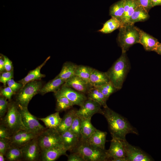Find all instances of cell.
I'll return each mask as SVG.
<instances>
[{"label":"cell","instance_id":"cell-40","mask_svg":"<svg viewBox=\"0 0 161 161\" xmlns=\"http://www.w3.org/2000/svg\"><path fill=\"white\" fill-rule=\"evenodd\" d=\"M12 135L8 129L3 125L0 126V139L10 140Z\"/></svg>","mask_w":161,"mask_h":161},{"label":"cell","instance_id":"cell-13","mask_svg":"<svg viewBox=\"0 0 161 161\" xmlns=\"http://www.w3.org/2000/svg\"><path fill=\"white\" fill-rule=\"evenodd\" d=\"M38 135L26 130H20L12 135L10 141L11 145L20 148Z\"/></svg>","mask_w":161,"mask_h":161},{"label":"cell","instance_id":"cell-48","mask_svg":"<svg viewBox=\"0 0 161 161\" xmlns=\"http://www.w3.org/2000/svg\"><path fill=\"white\" fill-rule=\"evenodd\" d=\"M154 51L158 54L161 55V43L159 42Z\"/></svg>","mask_w":161,"mask_h":161},{"label":"cell","instance_id":"cell-49","mask_svg":"<svg viewBox=\"0 0 161 161\" xmlns=\"http://www.w3.org/2000/svg\"><path fill=\"white\" fill-rule=\"evenodd\" d=\"M5 155L1 153H0V161H4L5 160Z\"/></svg>","mask_w":161,"mask_h":161},{"label":"cell","instance_id":"cell-14","mask_svg":"<svg viewBox=\"0 0 161 161\" xmlns=\"http://www.w3.org/2000/svg\"><path fill=\"white\" fill-rule=\"evenodd\" d=\"M107 151L110 161H114L119 158L125 159L126 160L124 148L121 140L112 138L109 148Z\"/></svg>","mask_w":161,"mask_h":161},{"label":"cell","instance_id":"cell-16","mask_svg":"<svg viewBox=\"0 0 161 161\" xmlns=\"http://www.w3.org/2000/svg\"><path fill=\"white\" fill-rule=\"evenodd\" d=\"M64 85L84 94H86L89 89L92 87L80 77L75 75L66 80Z\"/></svg>","mask_w":161,"mask_h":161},{"label":"cell","instance_id":"cell-2","mask_svg":"<svg viewBox=\"0 0 161 161\" xmlns=\"http://www.w3.org/2000/svg\"><path fill=\"white\" fill-rule=\"evenodd\" d=\"M130 65L126 53H122L120 57L106 72L110 81L117 90L121 89Z\"/></svg>","mask_w":161,"mask_h":161},{"label":"cell","instance_id":"cell-45","mask_svg":"<svg viewBox=\"0 0 161 161\" xmlns=\"http://www.w3.org/2000/svg\"><path fill=\"white\" fill-rule=\"evenodd\" d=\"M5 71H11L13 70L12 61L6 56L4 55Z\"/></svg>","mask_w":161,"mask_h":161},{"label":"cell","instance_id":"cell-46","mask_svg":"<svg viewBox=\"0 0 161 161\" xmlns=\"http://www.w3.org/2000/svg\"><path fill=\"white\" fill-rule=\"evenodd\" d=\"M5 72L4 55L0 54V73L1 74Z\"/></svg>","mask_w":161,"mask_h":161},{"label":"cell","instance_id":"cell-5","mask_svg":"<svg viewBox=\"0 0 161 161\" xmlns=\"http://www.w3.org/2000/svg\"><path fill=\"white\" fill-rule=\"evenodd\" d=\"M1 119V124L8 129L12 135L19 130H26L16 102L12 101L9 103L6 114Z\"/></svg>","mask_w":161,"mask_h":161},{"label":"cell","instance_id":"cell-43","mask_svg":"<svg viewBox=\"0 0 161 161\" xmlns=\"http://www.w3.org/2000/svg\"><path fill=\"white\" fill-rule=\"evenodd\" d=\"M14 92L8 86L0 89V96H3L9 100H10Z\"/></svg>","mask_w":161,"mask_h":161},{"label":"cell","instance_id":"cell-15","mask_svg":"<svg viewBox=\"0 0 161 161\" xmlns=\"http://www.w3.org/2000/svg\"><path fill=\"white\" fill-rule=\"evenodd\" d=\"M68 150L64 146L46 149L41 151L40 160L42 161H54L61 156L68 155Z\"/></svg>","mask_w":161,"mask_h":161},{"label":"cell","instance_id":"cell-17","mask_svg":"<svg viewBox=\"0 0 161 161\" xmlns=\"http://www.w3.org/2000/svg\"><path fill=\"white\" fill-rule=\"evenodd\" d=\"M139 43L147 51H154L156 49L159 42L158 40L146 32L140 30Z\"/></svg>","mask_w":161,"mask_h":161},{"label":"cell","instance_id":"cell-37","mask_svg":"<svg viewBox=\"0 0 161 161\" xmlns=\"http://www.w3.org/2000/svg\"><path fill=\"white\" fill-rule=\"evenodd\" d=\"M5 97L0 96V117L2 119L6 113L8 107L9 103Z\"/></svg>","mask_w":161,"mask_h":161},{"label":"cell","instance_id":"cell-8","mask_svg":"<svg viewBox=\"0 0 161 161\" xmlns=\"http://www.w3.org/2000/svg\"><path fill=\"white\" fill-rule=\"evenodd\" d=\"M17 105L27 130L39 135L47 129L39 123L37 118L29 111L27 107H22L18 104Z\"/></svg>","mask_w":161,"mask_h":161},{"label":"cell","instance_id":"cell-32","mask_svg":"<svg viewBox=\"0 0 161 161\" xmlns=\"http://www.w3.org/2000/svg\"><path fill=\"white\" fill-rule=\"evenodd\" d=\"M121 25V23L119 21L114 18L112 17L105 22L102 28L98 31L105 34L110 33L119 28Z\"/></svg>","mask_w":161,"mask_h":161},{"label":"cell","instance_id":"cell-18","mask_svg":"<svg viewBox=\"0 0 161 161\" xmlns=\"http://www.w3.org/2000/svg\"><path fill=\"white\" fill-rule=\"evenodd\" d=\"M50 58V56H49L42 64L34 69L30 71L25 77L18 82L21 83L23 86L29 82L40 80L42 78L45 77L46 75L41 73L40 71L41 69L45 65Z\"/></svg>","mask_w":161,"mask_h":161},{"label":"cell","instance_id":"cell-1","mask_svg":"<svg viewBox=\"0 0 161 161\" xmlns=\"http://www.w3.org/2000/svg\"><path fill=\"white\" fill-rule=\"evenodd\" d=\"M108 123L109 131L112 138L121 140H126V135L129 133L138 135V132L127 119L108 106L103 108V114Z\"/></svg>","mask_w":161,"mask_h":161},{"label":"cell","instance_id":"cell-25","mask_svg":"<svg viewBox=\"0 0 161 161\" xmlns=\"http://www.w3.org/2000/svg\"><path fill=\"white\" fill-rule=\"evenodd\" d=\"M150 17L148 12L143 7L137 6L130 17L128 23L134 24L138 22H143Z\"/></svg>","mask_w":161,"mask_h":161},{"label":"cell","instance_id":"cell-35","mask_svg":"<svg viewBox=\"0 0 161 161\" xmlns=\"http://www.w3.org/2000/svg\"><path fill=\"white\" fill-rule=\"evenodd\" d=\"M95 88L108 98L111 95L117 90L111 81Z\"/></svg>","mask_w":161,"mask_h":161},{"label":"cell","instance_id":"cell-26","mask_svg":"<svg viewBox=\"0 0 161 161\" xmlns=\"http://www.w3.org/2000/svg\"><path fill=\"white\" fill-rule=\"evenodd\" d=\"M124 12V0H119L111 6L109 9V15L121 23Z\"/></svg>","mask_w":161,"mask_h":161},{"label":"cell","instance_id":"cell-19","mask_svg":"<svg viewBox=\"0 0 161 161\" xmlns=\"http://www.w3.org/2000/svg\"><path fill=\"white\" fill-rule=\"evenodd\" d=\"M110 81L106 72H102L94 69L90 77L89 84L92 87H97Z\"/></svg>","mask_w":161,"mask_h":161},{"label":"cell","instance_id":"cell-36","mask_svg":"<svg viewBox=\"0 0 161 161\" xmlns=\"http://www.w3.org/2000/svg\"><path fill=\"white\" fill-rule=\"evenodd\" d=\"M81 118L77 115L74 118L69 130L76 134L81 138L80 128Z\"/></svg>","mask_w":161,"mask_h":161},{"label":"cell","instance_id":"cell-23","mask_svg":"<svg viewBox=\"0 0 161 161\" xmlns=\"http://www.w3.org/2000/svg\"><path fill=\"white\" fill-rule=\"evenodd\" d=\"M66 80L59 77H55L43 86L39 93L43 95L49 92L55 93L58 91L65 83Z\"/></svg>","mask_w":161,"mask_h":161},{"label":"cell","instance_id":"cell-20","mask_svg":"<svg viewBox=\"0 0 161 161\" xmlns=\"http://www.w3.org/2000/svg\"><path fill=\"white\" fill-rule=\"evenodd\" d=\"M107 133L96 130L86 141L90 144L102 149H105Z\"/></svg>","mask_w":161,"mask_h":161},{"label":"cell","instance_id":"cell-22","mask_svg":"<svg viewBox=\"0 0 161 161\" xmlns=\"http://www.w3.org/2000/svg\"><path fill=\"white\" fill-rule=\"evenodd\" d=\"M77 110L72 109L67 112L62 118L61 122L56 129L60 134L69 130L73 120L77 115Z\"/></svg>","mask_w":161,"mask_h":161},{"label":"cell","instance_id":"cell-44","mask_svg":"<svg viewBox=\"0 0 161 161\" xmlns=\"http://www.w3.org/2000/svg\"><path fill=\"white\" fill-rule=\"evenodd\" d=\"M68 161H84L82 156L79 153L73 152L67 156Z\"/></svg>","mask_w":161,"mask_h":161},{"label":"cell","instance_id":"cell-6","mask_svg":"<svg viewBox=\"0 0 161 161\" xmlns=\"http://www.w3.org/2000/svg\"><path fill=\"white\" fill-rule=\"evenodd\" d=\"M42 86L41 81L35 80L27 83L18 91L16 96V102L21 106L27 107L30 100L39 93Z\"/></svg>","mask_w":161,"mask_h":161},{"label":"cell","instance_id":"cell-10","mask_svg":"<svg viewBox=\"0 0 161 161\" xmlns=\"http://www.w3.org/2000/svg\"><path fill=\"white\" fill-rule=\"evenodd\" d=\"M127 161H151L153 159L140 148L130 144L126 140H122Z\"/></svg>","mask_w":161,"mask_h":161},{"label":"cell","instance_id":"cell-11","mask_svg":"<svg viewBox=\"0 0 161 161\" xmlns=\"http://www.w3.org/2000/svg\"><path fill=\"white\" fill-rule=\"evenodd\" d=\"M38 136L20 147L23 159L25 160L36 161L39 159L40 160L41 150L38 144Z\"/></svg>","mask_w":161,"mask_h":161},{"label":"cell","instance_id":"cell-28","mask_svg":"<svg viewBox=\"0 0 161 161\" xmlns=\"http://www.w3.org/2000/svg\"><path fill=\"white\" fill-rule=\"evenodd\" d=\"M42 121L47 128L56 129L62 120L59 115V112L51 114L44 118H37Z\"/></svg>","mask_w":161,"mask_h":161},{"label":"cell","instance_id":"cell-7","mask_svg":"<svg viewBox=\"0 0 161 161\" xmlns=\"http://www.w3.org/2000/svg\"><path fill=\"white\" fill-rule=\"evenodd\" d=\"M37 138L41 151L64 146L61 134L56 129L47 128L38 136Z\"/></svg>","mask_w":161,"mask_h":161},{"label":"cell","instance_id":"cell-42","mask_svg":"<svg viewBox=\"0 0 161 161\" xmlns=\"http://www.w3.org/2000/svg\"><path fill=\"white\" fill-rule=\"evenodd\" d=\"M138 6L144 7L148 12L152 7L151 0H134Z\"/></svg>","mask_w":161,"mask_h":161},{"label":"cell","instance_id":"cell-31","mask_svg":"<svg viewBox=\"0 0 161 161\" xmlns=\"http://www.w3.org/2000/svg\"><path fill=\"white\" fill-rule=\"evenodd\" d=\"M124 12L122 25L128 23L129 19L137 7L134 0H124Z\"/></svg>","mask_w":161,"mask_h":161},{"label":"cell","instance_id":"cell-29","mask_svg":"<svg viewBox=\"0 0 161 161\" xmlns=\"http://www.w3.org/2000/svg\"><path fill=\"white\" fill-rule=\"evenodd\" d=\"M86 94L87 98L97 102L103 108L108 106L106 101L108 98L96 88H91Z\"/></svg>","mask_w":161,"mask_h":161},{"label":"cell","instance_id":"cell-9","mask_svg":"<svg viewBox=\"0 0 161 161\" xmlns=\"http://www.w3.org/2000/svg\"><path fill=\"white\" fill-rule=\"evenodd\" d=\"M56 98L60 97H65L74 104L81 106L87 99L85 94L79 92L73 88L64 84L59 90L54 93Z\"/></svg>","mask_w":161,"mask_h":161},{"label":"cell","instance_id":"cell-24","mask_svg":"<svg viewBox=\"0 0 161 161\" xmlns=\"http://www.w3.org/2000/svg\"><path fill=\"white\" fill-rule=\"evenodd\" d=\"M81 118L80 140L86 141L97 129L91 123V118Z\"/></svg>","mask_w":161,"mask_h":161},{"label":"cell","instance_id":"cell-39","mask_svg":"<svg viewBox=\"0 0 161 161\" xmlns=\"http://www.w3.org/2000/svg\"><path fill=\"white\" fill-rule=\"evenodd\" d=\"M7 84L14 93L18 91L23 86L21 83L15 82L13 79L8 80L7 82Z\"/></svg>","mask_w":161,"mask_h":161},{"label":"cell","instance_id":"cell-21","mask_svg":"<svg viewBox=\"0 0 161 161\" xmlns=\"http://www.w3.org/2000/svg\"><path fill=\"white\" fill-rule=\"evenodd\" d=\"M61 135L63 145L70 151L77 146L80 139L69 130L63 132Z\"/></svg>","mask_w":161,"mask_h":161},{"label":"cell","instance_id":"cell-47","mask_svg":"<svg viewBox=\"0 0 161 161\" xmlns=\"http://www.w3.org/2000/svg\"><path fill=\"white\" fill-rule=\"evenodd\" d=\"M151 4L153 7L161 5V0H151Z\"/></svg>","mask_w":161,"mask_h":161},{"label":"cell","instance_id":"cell-41","mask_svg":"<svg viewBox=\"0 0 161 161\" xmlns=\"http://www.w3.org/2000/svg\"><path fill=\"white\" fill-rule=\"evenodd\" d=\"M11 146L10 140L0 139V153L5 155L7 151Z\"/></svg>","mask_w":161,"mask_h":161},{"label":"cell","instance_id":"cell-38","mask_svg":"<svg viewBox=\"0 0 161 161\" xmlns=\"http://www.w3.org/2000/svg\"><path fill=\"white\" fill-rule=\"evenodd\" d=\"M0 76V82L5 86L7 82L13 77V70L9 72L5 71L1 73Z\"/></svg>","mask_w":161,"mask_h":161},{"label":"cell","instance_id":"cell-30","mask_svg":"<svg viewBox=\"0 0 161 161\" xmlns=\"http://www.w3.org/2000/svg\"><path fill=\"white\" fill-rule=\"evenodd\" d=\"M94 69V68L88 66L77 65L75 71V75L80 77L90 85V78Z\"/></svg>","mask_w":161,"mask_h":161},{"label":"cell","instance_id":"cell-4","mask_svg":"<svg viewBox=\"0 0 161 161\" xmlns=\"http://www.w3.org/2000/svg\"><path fill=\"white\" fill-rule=\"evenodd\" d=\"M71 151L80 154L84 161H110L105 149L94 146L80 139L77 146Z\"/></svg>","mask_w":161,"mask_h":161},{"label":"cell","instance_id":"cell-3","mask_svg":"<svg viewBox=\"0 0 161 161\" xmlns=\"http://www.w3.org/2000/svg\"><path fill=\"white\" fill-rule=\"evenodd\" d=\"M140 29L129 23L121 25L119 28L117 41L122 49V52L126 53L135 44L139 43Z\"/></svg>","mask_w":161,"mask_h":161},{"label":"cell","instance_id":"cell-34","mask_svg":"<svg viewBox=\"0 0 161 161\" xmlns=\"http://www.w3.org/2000/svg\"><path fill=\"white\" fill-rule=\"evenodd\" d=\"M56 99L55 111L60 112L69 109L74 105L68 99L65 97H60Z\"/></svg>","mask_w":161,"mask_h":161},{"label":"cell","instance_id":"cell-33","mask_svg":"<svg viewBox=\"0 0 161 161\" xmlns=\"http://www.w3.org/2000/svg\"><path fill=\"white\" fill-rule=\"evenodd\" d=\"M9 161H16L23 159L22 153L21 148L13 145L7 150L5 155Z\"/></svg>","mask_w":161,"mask_h":161},{"label":"cell","instance_id":"cell-12","mask_svg":"<svg viewBox=\"0 0 161 161\" xmlns=\"http://www.w3.org/2000/svg\"><path fill=\"white\" fill-rule=\"evenodd\" d=\"M101 106L97 102L87 98L83 103L77 110V115L81 118H91L96 113L103 114Z\"/></svg>","mask_w":161,"mask_h":161},{"label":"cell","instance_id":"cell-27","mask_svg":"<svg viewBox=\"0 0 161 161\" xmlns=\"http://www.w3.org/2000/svg\"><path fill=\"white\" fill-rule=\"evenodd\" d=\"M77 65L71 62L66 61L63 64L59 73L56 77L66 80L75 75Z\"/></svg>","mask_w":161,"mask_h":161}]
</instances>
